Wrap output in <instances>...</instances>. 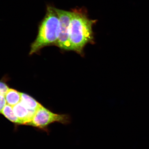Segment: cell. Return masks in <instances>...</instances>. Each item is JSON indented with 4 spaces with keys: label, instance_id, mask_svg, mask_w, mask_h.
I'll return each mask as SVG.
<instances>
[{
    "label": "cell",
    "instance_id": "7",
    "mask_svg": "<svg viewBox=\"0 0 149 149\" xmlns=\"http://www.w3.org/2000/svg\"><path fill=\"white\" fill-rule=\"evenodd\" d=\"M5 98L7 104L13 107L21 101V93L15 89L9 88L5 95Z\"/></svg>",
    "mask_w": 149,
    "mask_h": 149
},
{
    "label": "cell",
    "instance_id": "5",
    "mask_svg": "<svg viewBox=\"0 0 149 149\" xmlns=\"http://www.w3.org/2000/svg\"><path fill=\"white\" fill-rule=\"evenodd\" d=\"M13 108L15 115L21 121L22 124L26 125L30 122L36 112L28 109L21 102Z\"/></svg>",
    "mask_w": 149,
    "mask_h": 149
},
{
    "label": "cell",
    "instance_id": "8",
    "mask_svg": "<svg viewBox=\"0 0 149 149\" xmlns=\"http://www.w3.org/2000/svg\"><path fill=\"white\" fill-rule=\"evenodd\" d=\"M10 122L17 124H22V123L15 115L13 107L7 104L1 113Z\"/></svg>",
    "mask_w": 149,
    "mask_h": 149
},
{
    "label": "cell",
    "instance_id": "2",
    "mask_svg": "<svg viewBox=\"0 0 149 149\" xmlns=\"http://www.w3.org/2000/svg\"><path fill=\"white\" fill-rule=\"evenodd\" d=\"M59 33V21L54 7L47 6L45 16L39 24L38 33L31 44L30 54L36 53L43 47L51 44H56Z\"/></svg>",
    "mask_w": 149,
    "mask_h": 149
},
{
    "label": "cell",
    "instance_id": "1",
    "mask_svg": "<svg viewBox=\"0 0 149 149\" xmlns=\"http://www.w3.org/2000/svg\"><path fill=\"white\" fill-rule=\"evenodd\" d=\"M70 38L72 50L81 53L86 45L93 41L92 26L95 20L89 19L83 9L72 11Z\"/></svg>",
    "mask_w": 149,
    "mask_h": 149
},
{
    "label": "cell",
    "instance_id": "9",
    "mask_svg": "<svg viewBox=\"0 0 149 149\" xmlns=\"http://www.w3.org/2000/svg\"><path fill=\"white\" fill-rule=\"evenodd\" d=\"M6 103L5 96L0 95V113H1Z\"/></svg>",
    "mask_w": 149,
    "mask_h": 149
},
{
    "label": "cell",
    "instance_id": "4",
    "mask_svg": "<svg viewBox=\"0 0 149 149\" xmlns=\"http://www.w3.org/2000/svg\"><path fill=\"white\" fill-rule=\"evenodd\" d=\"M59 21V33L56 45L61 49L72 50L70 38V24L72 12L55 8Z\"/></svg>",
    "mask_w": 149,
    "mask_h": 149
},
{
    "label": "cell",
    "instance_id": "3",
    "mask_svg": "<svg viewBox=\"0 0 149 149\" xmlns=\"http://www.w3.org/2000/svg\"><path fill=\"white\" fill-rule=\"evenodd\" d=\"M71 121L69 115L53 113L42 106L36 111L32 120L26 125L44 128L54 123H59L66 125L70 124Z\"/></svg>",
    "mask_w": 149,
    "mask_h": 149
},
{
    "label": "cell",
    "instance_id": "6",
    "mask_svg": "<svg viewBox=\"0 0 149 149\" xmlns=\"http://www.w3.org/2000/svg\"><path fill=\"white\" fill-rule=\"evenodd\" d=\"M21 102L30 110L36 111L42 105L31 97L21 93Z\"/></svg>",
    "mask_w": 149,
    "mask_h": 149
}]
</instances>
